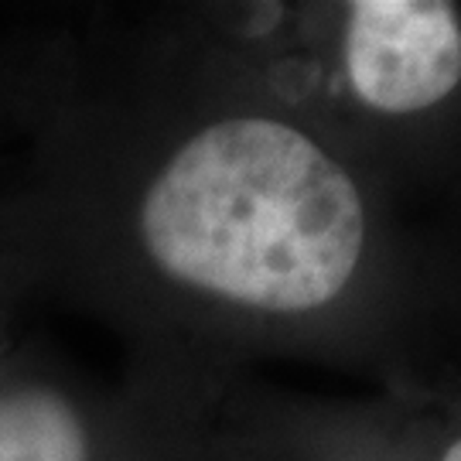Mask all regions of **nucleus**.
<instances>
[{"instance_id":"nucleus-3","label":"nucleus","mask_w":461,"mask_h":461,"mask_svg":"<svg viewBox=\"0 0 461 461\" xmlns=\"http://www.w3.org/2000/svg\"><path fill=\"white\" fill-rule=\"evenodd\" d=\"M21 297H24L21 280H17L14 267H11V260L0 249V373H4V363H7V356H11V348L17 342L11 325H14V308Z\"/></svg>"},{"instance_id":"nucleus-4","label":"nucleus","mask_w":461,"mask_h":461,"mask_svg":"<svg viewBox=\"0 0 461 461\" xmlns=\"http://www.w3.org/2000/svg\"><path fill=\"white\" fill-rule=\"evenodd\" d=\"M441 461H461V438H458V441H455L451 447H447L445 458H441Z\"/></svg>"},{"instance_id":"nucleus-2","label":"nucleus","mask_w":461,"mask_h":461,"mask_svg":"<svg viewBox=\"0 0 461 461\" xmlns=\"http://www.w3.org/2000/svg\"><path fill=\"white\" fill-rule=\"evenodd\" d=\"M348 89L379 113H417L461 83V21L441 0H356L342 38Z\"/></svg>"},{"instance_id":"nucleus-1","label":"nucleus","mask_w":461,"mask_h":461,"mask_svg":"<svg viewBox=\"0 0 461 461\" xmlns=\"http://www.w3.org/2000/svg\"><path fill=\"white\" fill-rule=\"evenodd\" d=\"M171 366L99 386L41 342L17 339L0 373V461H182Z\"/></svg>"}]
</instances>
